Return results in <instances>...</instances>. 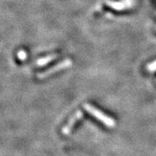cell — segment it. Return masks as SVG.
Returning <instances> with one entry per match:
<instances>
[{
  "mask_svg": "<svg viewBox=\"0 0 156 156\" xmlns=\"http://www.w3.org/2000/svg\"><path fill=\"white\" fill-rule=\"evenodd\" d=\"M83 108L88 113L92 115L93 116H95L96 119H98L102 123H104L107 127L114 128L115 126V120L113 118L108 116L107 115L103 114L102 112H101L99 109L95 108V107H93L89 103H85L83 105Z\"/></svg>",
  "mask_w": 156,
  "mask_h": 156,
  "instance_id": "6da1fadb",
  "label": "cell"
},
{
  "mask_svg": "<svg viewBox=\"0 0 156 156\" xmlns=\"http://www.w3.org/2000/svg\"><path fill=\"white\" fill-rule=\"evenodd\" d=\"M71 65H72V61L70 59H65L63 61L60 62L58 64H56L55 66H53L52 68L49 69L48 70L44 71V72L42 73H39L38 75H37V77L39 79H44V78L49 77L51 75L58 72V71H61V70L64 69H67V68L70 67Z\"/></svg>",
  "mask_w": 156,
  "mask_h": 156,
  "instance_id": "7a4b0ae2",
  "label": "cell"
},
{
  "mask_svg": "<svg viewBox=\"0 0 156 156\" xmlns=\"http://www.w3.org/2000/svg\"><path fill=\"white\" fill-rule=\"evenodd\" d=\"M107 5L116 11H122L128 8H131L134 5V0H122L121 2H115V1H107Z\"/></svg>",
  "mask_w": 156,
  "mask_h": 156,
  "instance_id": "3957f363",
  "label": "cell"
},
{
  "mask_svg": "<svg viewBox=\"0 0 156 156\" xmlns=\"http://www.w3.org/2000/svg\"><path fill=\"white\" fill-rule=\"evenodd\" d=\"M83 117V112L80 111V110H78L76 111L74 115H73L72 116L69 118V122H67V124L64 126V128L62 129V134H69L70 133V131H71V129L74 127V125H75V123L77 121H79L81 118Z\"/></svg>",
  "mask_w": 156,
  "mask_h": 156,
  "instance_id": "277c9868",
  "label": "cell"
},
{
  "mask_svg": "<svg viewBox=\"0 0 156 156\" xmlns=\"http://www.w3.org/2000/svg\"><path fill=\"white\" fill-rule=\"evenodd\" d=\"M57 55L56 54H53V55H50V56H45V57H43V58H40L37 61V64L38 66H44L46 64L50 63V62H52L53 60H55L57 58Z\"/></svg>",
  "mask_w": 156,
  "mask_h": 156,
  "instance_id": "5b68a950",
  "label": "cell"
},
{
  "mask_svg": "<svg viewBox=\"0 0 156 156\" xmlns=\"http://www.w3.org/2000/svg\"><path fill=\"white\" fill-rule=\"evenodd\" d=\"M17 57H18L19 60H22V61L23 60H25L26 57H27V54H26V52L24 50H20L17 53Z\"/></svg>",
  "mask_w": 156,
  "mask_h": 156,
  "instance_id": "8992f818",
  "label": "cell"
},
{
  "mask_svg": "<svg viewBox=\"0 0 156 156\" xmlns=\"http://www.w3.org/2000/svg\"><path fill=\"white\" fill-rule=\"evenodd\" d=\"M147 69H148L149 71H154V70H156V61L154 62H152L151 64H149V65L147 66Z\"/></svg>",
  "mask_w": 156,
  "mask_h": 156,
  "instance_id": "52a82bcc",
  "label": "cell"
}]
</instances>
